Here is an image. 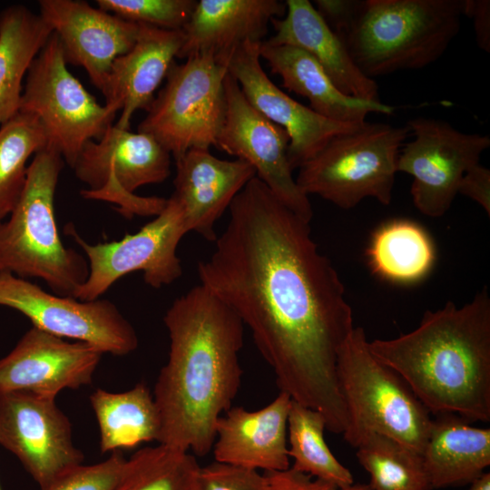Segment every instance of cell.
Here are the masks:
<instances>
[{
    "label": "cell",
    "mask_w": 490,
    "mask_h": 490,
    "mask_svg": "<svg viewBox=\"0 0 490 490\" xmlns=\"http://www.w3.org/2000/svg\"><path fill=\"white\" fill-rule=\"evenodd\" d=\"M229 210L214 251L198 264L201 285L249 328L279 390L343 434L348 415L337 363L355 327L337 270L319 252L309 222L257 176Z\"/></svg>",
    "instance_id": "1"
},
{
    "label": "cell",
    "mask_w": 490,
    "mask_h": 490,
    "mask_svg": "<svg viewBox=\"0 0 490 490\" xmlns=\"http://www.w3.org/2000/svg\"><path fill=\"white\" fill-rule=\"evenodd\" d=\"M163 321L170 351L152 393L161 419L158 443L204 456L212 449L217 420L239 392L244 325L201 284L177 298Z\"/></svg>",
    "instance_id": "2"
},
{
    "label": "cell",
    "mask_w": 490,
    "mask_h": 490,
    "mask_svg": "<svg viewBox=\"0 0 490 490\" xmlns=\"http://www.w3.org/2000/svg\"><path fill=\"white\" fill-rule=\"evenodd\" d=\"M371 353L398 373L432 414L490 421V296L484 288L461 307L426 310L418 326L368 341Z\"/></svg>",
    "instance_id": "3"
},
{
    "label": "cell",
    "mask_w": 490,
    "mask_h": 490,
    "mask_svg": "<svg viewBox=\"0 0 490 490\" xmlns=\"http://www.w3.org/2000/svg\"><path fill=\"white\" fill-rule=\"evenodd\" d=\"M464 0H364L340 37L374 79L437 61L458 34Z\"/></svg>",
    "instance_id": "4"
},
{
    "label": "cell",
    "mask_w": 490,
    "mask_h": 490,
    "mask_svg": "<svg viewBox=\"0 0 490 490\" xmlns=\"http://www.w3.org/2000/svg\"><path fill=\"white\" fill-rule=\"evenodd\" d=\"M63 166L64 159L50 147L34 154L10 219L0 226V272L40 278L55 294L74 298L89 268L58 233L54 195Z\"/></svg>",
    "instance_id": "5"
},
{
    "label": "cell",
    "mask_w": 490,
    "mask_h": 490,
    "mask_svg": "<svg viewBox=\"0 0 490 490\" xmlns=\"http://www.w3.org/2000/svg\"><path fill=\"white\" fill-rule=\"evenodd\" d=\"M337 373L348 415L342 434L348 444L356 447L377 433L422 454L431 413L403 377L371 353L363 328L355 327L342 345Z\"/></svg>",
    "instance_id": "6"
},
{
    "label": "cell",
    "mask_w": 490,
    "mask_h": 490,
    "mask_svg": "<svg viewBox=\"0 0 490 490\" xmlns=\"http://www.w3.org/2000/svg\"><path fill=\"white\" fill-rule=\"evenodd\" d=\"M409 127L365 121L331 138L299 168L296 182L314 194L349 210L365 198L383 205L392 201L397 163Z\"/></svg>",
    "instance_id": "7"
},
{
    "label": "cell",
    "mask_w": 490,
    "mask_h": 490,
    "mask_svg": "<svg viewBox=\"0 0 490 490\" xmlns=\"http://www.w3.org/2000/svg\"><path fill=\"white\" fill-rule=\"evenodd\" d=\"M227 74L210 53L174 62L138 132L152 136L175 160L192 148L217 147L226 113Z\"/></svg>",
    "instance_id": "8"
},
{
    "label": "cell",
    "mask_w": 490,
    "mask_h": 490,
    "mask_svg": "<svg viewBox=\"0 0 490 490\" xmlns=\"http://www.w3.org/2000/svg\"><path fill=\"white\" fill-rule=\"evenodd\" d=\"M19 111L38 119L47 147L71 168L84 144L100 140L117 113L100 104L71 74L54 32L28 68Z\"/></svg>",
    "instance_id": "9"
},
{
    "label": "cell",
    "mask_w": 490,
    "mask_h": 490,
    "mask_svg": "<svg viewBox=\"0 0 490 490\" xmlns=\"http://www.w3.org/2000/svg\"><path fill=\"white\" fill-rule=\"evenodd\" d=\"M171 153L152 136L111 125L98 141L83 147L74 166L88 189L81 194L120 205L126 217L158 215L168 199L141 197L134 191L164 181L171 172Z\"/></svg>",
    "instance_id": "10"
},
{
    "label": "cell",
    "mask_w": 490,
    "mask_h": 490,
    "mask_svg": "<svg viewBox=\"0 0 490 490\" xmlns=\"http://www.w3.org/2000/svg\"><path fill=\"white\" fill-rule=\"evenodd\" d=\"M66 232L89 260L87 279L74 297L79 300L97 299L117 279L133 271L142 270L144 281L154 289L172 283L182 273L176 250L188 231L182 211L172 197L155 219L120 240L90 244L73 227Z\"/></svg>",
    "instance_id": "11"
},
{
    "label": "cell",
    "mask_w": 490,
    "mask_h": 490,
    "mask_svg": "<svg viewBox=\"0 0 490 490\" xmlns=\"http://www.w3.org/2000/svg\"><path fill=\"white\" fill-rule=\"evenodd\" d=\"M413 140L400 149L397 169L413 177L416 208L430 218L444 216L458 193L466 172L479 163L490 137L464 132L449 122L416 117L407 123Z\"/></svg>",
    "instance_id": "12"
},
{
    "label": "cell",
    "mask_w": 490,
    "mask_h": 490,
    "mask_svg": "<svg viewBox=\"0 0 490 490\" xmlns=\"http://www.w3.org/2000/svg\"><path fill=\"white\" fill-rule=\"evenodd\" d=\"M0 306L14 309L33 327L63 338L88 343L103 354L125 356L138 347L133 327L106 299L83 301L50 294L10 272H0Z\"/></svg>",
    "instance_id": "13"
},
{
    "label": "cell",
    "mask_w": 490,
    "mask_h": 490,
    "mask_svg": "<svg viewBox=\"0 0 490 490\" xmlns=\"http://www.w3.org/2000/svg\"><path fill=\"white\" fill-rule=\"evenodd\" d=\"M0 445L19 459L40 490L84 460L55 397L28 391L0 393Z\"/></svg>",
    "instance_id": "14"
},
{
    "label": "cell",
    "mask_w": 490,
    "mask_h": 490,
    "mask_svg": "<svg viewBox=\"0 0 490 490\" xmlns=\"http://www.w3.org/2000/svg\"><path fill=\"white\" fill-rule=\"evenodd\" d=\"M225 93L226 113L216 148L250 163L256 176L283 204L310 223L312 205L293 177L287 132L249 103L229 73Z\"/></svg>",
    "instance_id": "15"
},
{
    "label": "cell",
    "mask_w": 490,
    "mask_h": 490,
    "mask_svg": "<svg viewBox=\"0 0 490 490\" xmlns=\"http://www.w3.org/2000/svg\"><path fill=\"white\" fill-rule=\"evenodd\" d=\"M260 44L245 42L236 47L229 54L226 67L249 103L287 132L289 162L294 171L317 154L331 138L360 123L323 117L279 88L261 66Z\"/></svg>",
    "instance_id": "16"
},
{
    "label": "cell",
    "mask_w": 490,
    "mask_h": 490,
    "mask_svg": "<svg viewBox=\"0 0 490 490\" xmlns=\"http://www.w3.org/2000/svg\"><path fill=\"white\" fill-rule=\"evenodd\" d=\"M103 353L81 341L69 342L35 327L0 358V393L28 391L56 397L65 388L92 383Z\"/></svg>",
    "instance_id": "17"
},
{
    "label": "cell",
    "mask_w": 490,
    "mask_h": 490,
    "mask_svg": "<svg viewBox=\"0 0 490 490\" xmlns=\"http://www.w3.org/2000/svg\"><path fill=\"white\" fill-rule=\"evenodd\" d=\"M39 15L60 42L67 64L85 69L102 91L113 61L135 44L140 24L81 0H41Z\"/></svg>",
    "instance_id": "18"
},
{
    "label": "cell",
    "mask_w": 490,
    "mask_h": 490,
    "mask_svg": "<svg viewBox=\"0 0 490 490\" xmlns=\"http://www.w3.org/2000/svg\"><path fill=\"white\" fill-rule=\"evenodd\" d=\"M172 197L180 205L187 231L215 241L214 227L233 199L256 176L243 160H221L210 149L192 148L175 160Z\"/></svg>",
    "instance_id": "19"
},
{
    "label": "cell",
    "mask_w": 490,
    "mask_h": 490,
    "mask_svg": "<svg viewBox=\"0 0 490 490\" xmlns=\"http://www.w3.org/2000/svg\"><path fill=\"white\" fill-rule=\"evenodd\" d=\"M139 24L135 44L113 61L101 91L105 105L121 112L114 125L123 130L136 111L147 112L184 41L182 30Z\"/></svg>",
    "instance_id": "20"
},
{
    "label": "cell",
    "mask_w": 490,
    "mask_h": 490,
    "mask_svg": "<svg viewBox=\"0 0 490 490\" xmlns=\"http://www.w3.org/2000/svg\"><path fill=\"white\" fill-rule=\"evenodd\" d=\"M291 401L279 391L259 410L230 407L215 426V461L264 472L289 468L287 426Z\"/></svg>",
    "instance_id": "21"
},
{
    "label": "cell",
    "mask_w": 490,
    "mask_h": 490,
    "mask_svg": "<svg viewBox=\"0 0 490 490\" xmlns=\"http://www.w3.org/2000/svg\"><path fill=\"white\" fill-rule=\"evenodd\" d=\"M286 4L279 0H200L182 31L177 58L210 53L226 66L230 53L245 42L262 43Z\"/></svg>",
    "instance_id": "22"
},
{
    "label": "cell",
    "mask_w": 490,
    "mask_h": 490,
    "mask_svg": "<svg viewBox=\"0 0 490 490\" xmlns=\"http://www.w3.org/2000/svg\"><path fill=\"white\" fill-rule=\"evenodd\" d=\"M285 4V15L270 23L275 34L265 41L293 45L310 54L344 94L380 102L377 81L359 70L342 39L327 24L314 5L309 0H287Z\"/></svg>",
    "instance_id": "23"
},
{
    "label": "cell",
    "mask_w": 490,
    "mask_h": 490,
    "mask_svg": "<svg viewBox=\"0 0 490 490\" xmlns=\"http://www.w3.org/2000/svg\"><path fill=\"white\" fill-rule=\"evenodd\" d=\"M260 55L282 86L305 97L309 108L323 117L346 123H361L371 113L393 114L395 107L341 93L321 65L302 49L289 44H260Z\"/></svg>",
    "instance_id": "24"
},
{
    "label": "cell",
    "mask_w": 490,
    "mask_h": 490,
    "mask_svg": "<svg viewBox=\"0 0 490 490\" xmlns=\"http://www.w3.org/2000/svg\"><path fill=\"white\" fill-rule=\"evenodd\" d=\"M436 416L421 454L430 488L470 485L490 466V428L453 413Z\"/></svg>",
    "instance_id": "25"
},
{
    "label": "cell",
    "mask_w": 490,
    "mask_h": 490,
    "mask_svg": "<svg viewBox=\"0 0 490 490\" xmlns=\"http://www.w3.org/2000/svg\"><path fill=\"white\" fill-rule=\"evenodd\" d=\"M52 34L40 15L23 5L0 12V125L18 113L28 68Z\"/></svg>",
    "instance_id": "26"
},
{
    "label": "cell",
    "mask_w": 490,
    "mask_h": 490,
    "mask_svg": "<svg viewBox=\"0 0 490 490\" xmlns=\"http://www.w3.org/2000/svg\"><path fill=\"white\" fill-rule=\"evenodd\" d=\"M90 403L99 426L102 453L159 441L160 415L153 395L144 382L119 393L97 388L90 396Z\"/></svg>",
    "instance_id": "27"
},
{
    "label": "cell",
    "mask_w": 490,
    "mask_h": 490,
    "mask_svg": "<svg viewBox=\"0 0 490 490\" xmlns=\"http://www.w3.org/2000/svg\"><path fill=\"white\" fill-rule=\"evenodd\" d=\"M367 255L376 274L398 283L423 279L435 260L433 243L426 232L405 220H392L377 229Z\"/></svg>",
    "instance_id": "28"
},
{
    "label": "cell",
    "mask_w": 490,
    "mask_h": 490,
    "mask_svg": "<svg viewBox=\"0 0 490 490\" xmlns=\"http://www.w3.org/2000/svg\"><path fill=\"white\" fill-rule=\"evenodd\" d=\"M287 428L288 455L293 459L290 468L337 487L354 484L351 472L336 458L325 441L327 424L319 411L292 400Z\"/></svg>",
    "instance_id": "29"
},
{
    "label": "cell",
    "mask_w": 490,
    "mask_h": 490,
    "mask_svg": "<svg viewBox=\"0 0 490 490\" xmlns=\"http://www.w3.org/2000/svg\"><path fill=\"white\" fill-rule=\"evenodd\" d=\"M355 448L371 490H431L421 455L396 439L370 433Z\"/></svg>",
    "instance_id": "30"
},
{
    "label": "cell",
    "mask_w": 490,
    "mask_h": 490,
    "mask_svg": "<svg viewBox=\"0 0 490 490\" xmlns=\"http://www.w3.org/2000/svg\"><path fill=\"white\" fill-rule=\"evenodd\" d=\"M195 456L166 445L147 446L127 459L113 490H198Z\"/></svg>",
    "instance_id": "31"
},
{
    "label": "cell",
    "mask_w": 490,
    "mask_h": 490,
    "mask_svg": "<svg viewBox=\"0 0 490 490\" xmlns=\"http://www.w3.org/2000/svg\"><path fill=\"white\" fill-rule=\"evenodd\" d=\"M47 147L38 119L18 111L0 125V218L16 204L26 181V162L32 154Z\"/></svg>",
    "instance_id": "32"
},
{
    "label": "cell",
    "mask_w": 490,
    "mask_h": 490,
    "mask_svg": "<svg viewBox=\"0 0 490 490\" xmlns=\"http://www.w3.org/2000/svg\"><path fill=\"white\" fill-rule=\"evenodd\" d=\"M98 7L123 20L165 30H182L196 0H97Z\"/></svg>",
    "instance_id": "33"
},
{
    "label": "cell",
    "mask_w": 490,
    "mask_h": 490,
    "mask_svg": "<svg viewBox=\"0 0 490 490\" xmlns=\"http://www.w3.org/2000/svg\"><path fill=\"white\" fill-rule=\"evenodd\" d=\"M127 459L122 451L113 452L104 461L76 466L58 476L45 490H113Z\"/></svg>",
    "instance_id": "34"
},
{
    "label": "cell",
    "mask_w": 490,
    "mask_h": 490,
    "mask_svg": "<svg viewBox=\"0 0 490 490\" xmlns=\"http://www.w3.org/2000/svg\"><path fill=\"white\" fill-rule=\"evenodd\" d=\"M263 474L258 470L214 461L200 466L198 490H265Z\"/></svg>",
    "instance_id": "35"
},
{
    "label": "cell",
    "mask_w": 490,
    "mask_h": 490,
    "mask_svg": "<svg viewBox=\"0 0 490 490\" xmlns=\"http://www.w3.org/2000/svg\"><path fill=\"white\" fill-rule=\"evenodd\" d=\"M265 490H371L368 484H353L337 487L292 468L283 471L264 472Z\"/></svg>",
    "instance_id": "36"
},
{
    "label": "cell",
    "mask_w": 490,
    "mask_h": 490,
    "mask_svg": "<svg viewBox=\"0 0 490 490\" xmlns=\"http://www.w3.org/2000/svg\"><path fill=\"white\" fill-rule=\"evenodd\" d=\"M314 3L327 24L341 37L354 18L359 0H315Z\"/></svg>",
    "instance_id": "37"
},
{
    "label": "cell",
    "mask_w": 490,
    "mask_h": 490,
    "mask_svg": "<svg viewBox=\"0 0 490 490\" xmlns=\"http://www.w3.org/2000/svg\"><path fill=\"white\" fill-rule=\"evenodd\" d=\"M458 193L478 203L490 215V170L480 163L468 169L464 174Z\"/></svg>",
    "instance_id": "38"
},
{
    "label": "cell",
    "mask_w": 490,
    "mask_h": 490,
    "mask_svg": "<svg viewBox=\"0 0 490 490\" xmlns=\"http://www.w3.org/2000/svg\"><path fill=\"white\" fill-rule=\"evenodd\" d=\"M464 16L473 21L478 47L490 53V1L464 0Z\"/></svg>",
    "instance_id": "39"
},
{
    "label": "cell",
    "mask_w": 490,
    "mask_h": 490,
    "mask_svg": "<svg viewBox=\"0 0 490 490\" xmlns=\"http://www.w3.org/2000/svg\"><path fill=\"white\" fill-rule=\"evenodd\" d=\"M468 490H490V473L485 472L472 482Z\"/></svg>",
    "instance_id": "40"
},
{
    "label": "cell",
    "mask_w": 490,
    "mask_h": 490,
    "mask_svg": "<svg viewBox=\"0 0 490 490\" xmlns=\"http://www.w3.org/2000/svg\"><path fill=\"white\" fill-rule=\"evenodd\" d=\"M1 220H2V219L0 218V226H1V224H2Z\"/></svg>",
    "instance_id": "41"
},
{
    "label": "cell",
    "mask_w": 490,
    "mask_h": 490,
    "mask_svg": "<svg viewBox=\"0 0 490 490\" xmlns=\"http://www.w3.org/2000/svg\"><path fill=\"white\" fill-rule=\"evenodd\" d=\"M0 490H2V489H1V486H0Z\"/></svg>",
    "instance_id": "42"
}]
</instances>
